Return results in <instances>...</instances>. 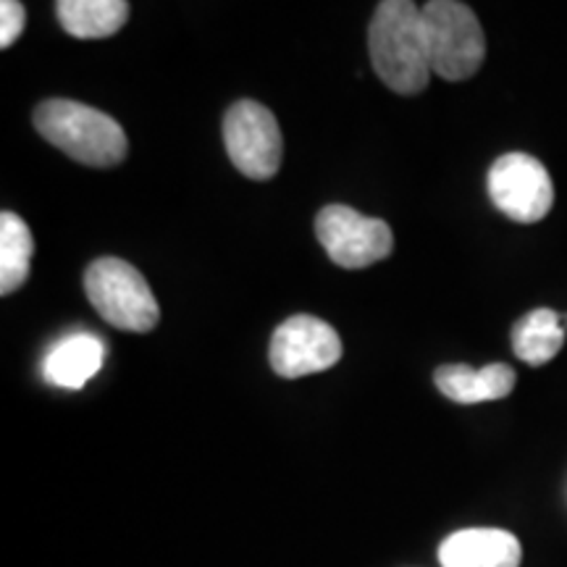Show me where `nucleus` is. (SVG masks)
Returning a JSON list of instances; mask_svg holds the SVG:
<instances>
[{
	"mask_svg": "<svg viewBox=\"0 0 567 567\" xmlns=\"http://www.w3.org/2000/svg\"><path fill=\"white\" fill-rule=\"evenodd\" d=\"M368 53L379 80L396 95H417L429 87L431 53L423 11L413 0H384L368 27Z\"/></svg>",
	"mask_w": 567,
	"mask_h": 567,
	"instance_id": "1",
	"label": "nucleus"
},
{
	"mask_svg": "<svg viewBox=\"0 0 567 567\" xmlns=\"http://www.w3.org/2000/svg\"><path fill=\"white\" fill-rule=\"evenodd\" d=\"M32 122L42 140H48L53 147L84 166H118L130 151L122 124L92 105L53 97L34 109Z\"/></svg>",
	"mask_w": 567,
	"mask_h": 567,
	"instance_id": "2",
	"label": "nucleus"
},
{
	"mask_svg": "<svg viewBox=\"0 0 567 567\" xmlns=\"http://www.w3.org/2000/svg\"><path fill=\"white\" fill-rule=\"evenodd\" d=\"M421 11L431 71L446 82H465L478 74L486 59V34L476 11L460 0H431Z\"/></svg>",
	"mask_w": 567,
	"mask_h": 567,
	"instance_id": "3",
	"label": "nucleus"
},
{
	"mask_svg": "<svg viewBox=\"0 0 567 567\" xmlns=\"http://www.w3.org/2000/svg\"><path fill=\"white\" fill-rule=\"evenodd\" d=\"M84 292L105 323L132 334H147L161 321L151 284L122 258H101L84 274Z\"/></svg>",
	"mask_w": 567,
	"mask_h": 567,
	"instance_id": "4",
	"label": "nucleus"
},
{
	"mask_svg": "<svg viewBox=\"0 0 567 567\" xmlns=\"http://www.w3.org/2000/svg\"><path fill=\"white\" fill-rule=\"evenodd\" d=\"M224 145L239 174L252 182H268L279 174L284 137L279 122L266 105L237 101L224 116Z\"/></svg>",
	"mask_w": 567,
	"mask_h": 567,
	"instance_id": "5",
	"label": "nucleus"
},
{
	"mask_svg": "<svg viewBox=\"0 0 567 567\" xmlns=\"http://www.w3.org/2000/svg\"><path fill=\"white\" fill-rule=\"evenodd\" d=\"M318 243L339 268H368L394 252V234L386 221L363 216L350 205H326L316 216Z\"/></svg>",
	"mask_w": 567,
	"mask_h": 567,
	"instance_id": "6",
	"label": "nucleus"
},
{
	"mask_svg": "<svg viewBox=\"0 0 567 567\" xmlns=\"http://www.w3.org/2000/svg\"><path fill=\"white\" fill-rule=\"evenodd\" d=\"M488 197L517 224H536L551 210L555 187L542 161L528 153H505L488 168Z\"/></svg>",
	"mask_w": 567,
	"mask_h": 567,
	"instance_id": "7",
	"label": "nucleus"
},
{
	"mask_svg": "<svg viewBox=\"0 0 567 567\" xmlns=\"http://www.w3.org/2000/svg\"><path fill=\"white\" fill-rule=\"evenodd\" d=\"M342 358V339L316 316H292L274 331L268 360L281 379L329 371Z\"/></svg>",
	"mask_w": 567,
	"mask_h": 567,
	"instance_id": "8",
	"label": "nucleus"
},
{
	"mask_svg": "<svg viewBox=\"0 0 567 567\" xmlns=\"http://www.w3.org/2000/svg\"><path fill=\"white\" fill-rule=\"evenodd\" d=\"M442 567H520L523 547L502 528H465L446 536L439 547Z\"/></svg>",
	"mask_w": 567,
	"mask_h": 567,
	"instance_id": "9",
	"label": "nucleus"
},
{
	"mask_svg": "<svg viewBox=\"0 0 567 567\" xmlns=\"http://www.w3.org/2000/svg\"><path fill=\"white\" fill-rule=\"evenodd\" d=\"M436 389L446 400L457 405H478V402L505 400L517 384V375L505 363H492L484 368L471 365H442L434 373Z\"/></svg>",
	"mask_w": 567,
	"mask_h": 567,
	"instance_id": "10",
	"label": "nucleus"
},
{
	"mask_svg": "<svg viewBox=\"0 0 567 567\" xmlns=\"http://www.w3.org/2000/svg\"><path fill=\"white\" fill-rule=\"evenodd\" d=\"M55 17L71 38L103 40L126 24L130 3L126 0H59Z\"/></svg>",
	"mask_w": 567,
	"mask_h": 567,
	"instance_id": "11",
	"label": "nucleus"
},
{
	"mask_svg": "<svg viewBox=\"0 0 567 567\" xmlns=\"http://www.w3.org/2000/svg\"><path fill=\"white\" fill-rule=\"evenodd\" d=\"M103 344L92 334H71L59 342L45 360V379L63 389H82L101 371Z\"/></svg>",
	"mask_w": 567,
	"mask_h": 567,
	"instance_id": "12",
	"label": "nucleus"
},
{
	"mask_svg": "<svg viewBox=\"0 0 567 567\" xmlns=\"http://www.w3.org/2000/svg\"><path fill=\"white\" fill-rule=\"evenodd\" d=\"M563 344V316L549 308L530 310L513 326V352L528 365H544L555 360Z\"/></svg>",
	"mask_w": 567,
	"mask_h": 567,
	"instance_id": "13",
	"label": "nucleus"
},
{
	"mask_svg": "<svg viewBox=\"0 0 567 567\" xmlns=\"http://www.w3.org/2000/svg\"><path fill=\"white\" fill-rule=\"evenodd\" d=\"M34 239L17 213H0V295L19 292L30 279Z\"/></svg>",
	"mask_w": 567,
	"mask_h": 567,
	"instance_id": "14",
	"label": "nucleus"
},
{
	"mask_svg": "<svg viewBox=\"0 0 567 567\" xmlns=\"http://www.w3.org/2000/svg\"><path fill=\"white\" fill-rule=\"evenodd\" d=\"M27 11L19 0H3L0 3V48H11L24 32Z\"/></svg>",
	"mask_w": 567,
	"mask_h": 567,
	"instance_id": "15",
	"label": "nucleus"
},
{
	"mask_svg": "<svg viewBox=\"0 0 567 567\" xmlns=\"http://www.w3.org/2000/svg\"><path fill=\"white\" fill-rule=\"evenodd\" d=\"M563 326L567 329V316H563Z\"/></svg>",
	"mask_w": 567,
	"mask_h": 567,
	"instance_id": "16",
	"label": "nucleus"
}]
</instances>
